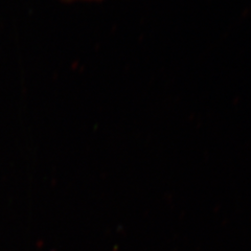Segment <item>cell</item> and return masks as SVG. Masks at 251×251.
<instances>
[{
  "mask_svg": "<svg viewBox=\"0 0 251 251\" xmlns=\"http://www.w3.org/2000/svg\"><path fill=\"white\" fill-rule=\"evenodd\" d=\"M64 1H78V0H64ZM83 1H86V0H83ZM89 1H93V0H89Z\"/></svg>",
  "mask_w": 251,
  "mask_h": 251,
  "instance_id": "cell-1",
  "label": "cell"
}]
</instances>
